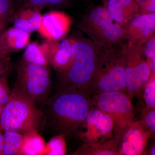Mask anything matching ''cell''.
<instances>
[{
	"mask_svg": "<svg viewBox=\"0 0 155 155\" xmlns=\"http://www.w3.org/2000/svg\"><path fill=\"white\" fill-rule=\"evenodd\" d=\"M45 107L44 126L56 134L66 137L77 130L92 107L91 95L83 89L58 92L48 99Z\"/></svg>",
	"mask_w": 155,
	"mask_h": 155,
	"instance_id": "cell-1",
	"label": "cell"
},
{
	"mask_svg": "<svg viewBox=\"0 0 155 155\" xmlns=\"http://www.w3.org/2000/svg\"><path fill=\"white\" fill-rule=\"evenodd\" d=\"M72 60L67 69L59 73V91L84 89L96 73L104 51L89 39L72 38Z\"/></svg>",
	"mask_w": 155,
	"mask_h": 155,
	"instance_id": "cell-2",
	"label": "cell"
},
{
	"mask_svg": "<svg viewBox=\"0 0 155 155\" xmlns=\"http://www.w3.org/2000/svg\"><path fill=\"white\" fill-rule=\"evenodd\" d=\"M44 116L33 100L18 86L11 91L0 116V131L22 134L43 127Z\"/></svg>",
	"mask_w": 155,
	"mask_h": 155,
	"instance_id": "cell-3",
	"label": "cell"
},
{
	"mask_svg": "<svg viewBox=\"0 0 155 155\" xmlns=\"http://www.w3.org/2000/svg\"><path fill=\"white\" fill-rule=\"evenodd\" d=\"M77 25L103 51L116 48L126 41L125 28L114 21L104 6L91 9Z\"/></svg>",
	"mask_w": 155,
	"mask_h": 155,
	"instance_id": "cell-4",
	"label": "cell"
},
{
	"mask_svg": "<svg viewBox=\"0 0 155 155\" xmlns=\"http://www.w3.org/2000/svg\"><path fill=\"white\" fill-rule=\"evenodd\" d=\"M127 48L126 42L114 49L104 52L95 75L84 89L91 95L101 93L125 91Z\"/></svg>",
	"mask_w": 155,
	"mask_h": 155,
	"instance_id": "cell-5",
	"label": "cell"
},
{
	"mask_svg": "<svg viewBox=\"0 0 155 155\" xmlns=\"http://www.w3.org/2000/svg\"><path fill=\"white\" fill-rule=\"evenodd\" d=\"M92 105L110 117L114 124V134L122 140L135 122L131 97L125 91L101 93L93 95Z\"/></svg>",
	"mask_w": 155,
	"mask_h": 155,
	"instance_id": "cell-6",
	"label": "cell"
},
{
	"mask_svg": "<svg viewBox=\"0 0 155 155\" xmlns=\"http://www.w3.org/2000/svg\"><path fill=\"white\" fill-rule=\"evenodd\" d=\"M18 86L37 106H43L48 100L51 87L48 66L30 64L22 59L16 67Z\"/></svg>",
	"mask_w": 155,
	"mask_h": 155,
	"instance_id": "cell-7",
	"label": "cell"
},
{
	"mask_svg": "<svg viewBox=\"0 0 155 155\" xmlns=\"http://www.w3.org/2000/svg\"><path fill=\"white\" fill-rule=\"evenodd\" d=\"M144 44L127 45L125 70V91L131 97L143 90L152 74L149 63L145 55Z\"/></svg>",
	"mask_w": 155,
	"mask_h": 155,
	"instance_id": "cell-8",
	"label": "cell"
},
{
	"mask_svg": "<svg viewBox=\"0 0 155 155\" xmlns=\"http://www.w3.org/2000/svg\"><path fill=\"white\" fill-rule=\"evenodd\" d=\"M79 127V137L84 143L101 142L114 134V122L110 117L92 105Z\"/></svg>",
	"mask_w": 155,
	"mask_h": 155,
	"instance_id": "cell-9",
	"label": "cell"
},
{
	"mask_svg": "<svg viewBox=\"0 0 155 155\" xmlns=\"http://www.w3.org/2000/svg\"><path fill=\"white\" fill-rule=\"evenodd\" d=\"M127 45L144 44L154 34L155 13H140L124 27Z\"/></svg>",
	"mask_w": 155,
	"mask_h": 155,
	"instance_id": "cell-10",
	"label": "cell"
},
{
	"mask_svg": "<svg viewBox=\"0 0 155 155\" xmlns=\"http://www.w3.org/2000/svg\"><path fill=\"white\" fill-rule=\"evenodd\" d=\"M152 133L141 120L135 121L122 137L119 145L120 155L143 154Z\"/></svg>",
	"mask_w": 155,
	"mask_h": 155,
	"instance_id": "cell-11",
	"label": "cell"
},
{
	"mask_svg": "<svg viewBox=\"0 0 155 155\" xmlns=\"http://www.w3.org/2000/svg\"><path fill=\"white\" fill-rule=\"evenodd\" d=\"M71 24L70 18L60 11H53L43 16L41 25L38 31L48 41H56L63 38Z\"/></svg>",
	"mask_w": 155,
	"mask_h": 155,
	"instance_id": "cell-12",
	"label": "cell"
},
{
	"mask_svg": "<svg viewBox=\"0 0 155 155\" xmlns=\"http://www.w3.org/2000/svg\"><path fill=\"white\" fill-rule=\"evenodd\" d=\"M72 38L51 41L44 45L46 50L49 65L58 72L69 67L72 60Z\"/></svg>",
	"mask_w": 155,
	"mask_h": 155,
	"instance_id": "cell-13",
	"label": "cell"
},
{
	"mask_svg": "<svg viewBox=\"0 0 155 155\" xmlns=\"http://www.w3.org/2000/svg\"><path fill=\"white\" fill-rule=\"evenodd\" d=\"M105 4L114 21L123 28L141 11L136 0H107Z\"/></svg>",
	"mask_w": 155,
	"mask_h": 155,
	"instance_id": "cell-14",
	"label": "cell"
},
{
	"mask_svg": "<svg viewBox=\"0 0 155 155\" xmlns=\"http://www.w3.org/2000/svg\"><path fill=\"white\" fill-rule=\"evenodd\" d=\"M121 140L115 134L105 141L93 143H82L72 155H120Z\"/></svg>",
	"mask_w": 155,
	"mask_h": 155,
	"instance_id": "cell-15",
	"label": "cell"
},
{
	"mask_svg": "<svg viewBox=\"0 0 155 155\" xmlns=\"http://www.w3.org/2000/svg\"><path fill=\"white\" fill-rule=\"evenodd\" d=\"M42 17L38 11L19 10L13 20L14 27L30 34L38 31L40 27Z\"/></svg>",
	"mask_w": 155,
	"mask_h": 155,
	"instance_id": "cell-16",
	"label": "cell"
},
{
	"mask_svg": "<svg viewBox=\"0 0 155 155\" xmlns=\"http://www.w3.org/2000/svg\"><path fill=\"white\" fill-rule=\"evenodd\" d=\"M46 144L38 131H30L23 134L19 155H45Z\"/></svg>",
	"mask_w": 155,
	"mask_h": 155,
	"instance_id": "cell-17",
	"label": "cell"
},
{
	"mask_svg": "<svg viewBox=\"0 0 155 155\" xmlns=\"http://www.w3.org/2000/svg\"><path fill=\"white\" fill-rule=\"evenodd\" d=\"M3 42L9 53L17 52L28 45L30 34L18 28L13 27L2 34Z\"/></svg>",
	"mask_w": 155,
	"mask_h": 155,
	"instance_id": "cell-18",
	"label": "cell"
},
{
	"mask_svg": "<svg viewBox=\"0 0 155 155\" xmlns=\"http://www.w3.org/2000/svg\"><path fill=\"white\" fill-rule=\"evenodd\" d=\"M22 59L28 63L35 65L44 66L49 65L44 45H39L35 42L28 43L25 47Z\"/></svg>",
	"mask_w": 155,
	"mask_h": 155,
	"instance_id": "cell-19",
	"label": "cell"
},
{
	"mask_svg": "<svg viewBox=\"0 0 155 155\" xmlns=\"http://www.w3.org/2000/svg\"><path fill=\"white\" fill-rule=\"evenodd\" d=\"M19 10L18 0H0V33H2L13 22Z\"/></svg>",
	"mask_w": 155,
	"mask_h": 155,
	"instance_id": "cell-20",
	"label": "cell"
},
{
	"mask_svg": "<svg viewBox=\"0 0 155 155\" xmlns=\"http://www.w3.org/2000/svg\"><path fill=\"white\" fill-rule=\"evenodd\" d=\"M19 10H29L40 12L47 8H64L71 0H18Z\"/></svg>",
	"mask_w": 155,
	"mask_h": 155,
	"instance_id": "cell-21",
	"label": "cell"
},
{
	"mask_svg": "<svg viewBox=\"0 0 155 155\" xmlns=\"http://www.w3.org/2000/svg\"><path fill=\"white\" fill-rule=\"evenodd\" d=\"M4 132L2 155H19L23 134L11 131Z\"/></svg>",
	"mask_w": 155,
	"mask_h": 155,
	"instance_id": "cell-22",
	"label": "cell"
},
{
	"mask_svg": "<svg viewBox=\"0 0 155 155\" xmlns=\"http://www.w3.org/2000/svg\"><path fill=\"white\" fill-rule=\"evenodd\" d=\"M64 134H56L46 144L45 155H64L67 153V144Z\"/></svg>",
	"mask_w": 155,
	"mask_h": 155,
	"instance_id": "cell-23",
	"label": "cell"
},
{
	"mask_svg": "<svg viewBox=\"0 0 155 155\" xmlns=\"http://www.w3.org/2000/svg\"><path fill=\"white\" fill-rule=\"evenodd\" d=\"M143 99L146 109L155 108V73H152L149 80L143 87Z\"/></svg>",
	"mask_w": 155,
	"mask_h": 155,
	"instance_id": "cell-24",
	"label": "cell"
},
{
	"mask_svg": "<svg viewBox=\"0 0 155 155\" xmlns=\"http://www.w3.org/2000/svg\"><path fill=\"white\" fill-rule=\"evenodd\" d=\"M142 122L153 133L155 131V109H145Z\"/></svg>",
	"mask_w": 155,
	"mask_h": 155,
	"instance_id": "cell-25",
	"label": "cell"
},
{
	"mask_svg": "<svg viewBox=\"0 0 155 155\" xmlns=\"http://www.w3.org/2000/svg\"><path fill=\"white\" fill-rule=\"evenodd\" d=\"M11 91L7 80L0 78V105L4 106L8 101Z\"/></svg>",
	"mask_w": 155,
	"mask_h": 155,
	"instance_id": "cell-26",
	"label": "cell"
},
{
	"mask_svg": "<svg viewBox=\"0 0 155 155\" xmlns=\"http://www.w3.org/2000/svg\"><path fill=\"white\" fill-rule=\"evenodd\" d=\"M144 54L149 63L155 57V34L150 38L144 44Z\"/></svg>",
	"mask_w": 155,
	"mask_h": 155,
	"instance_id": "cell-27",
	"label": "cell"
},
{
	"mask_svg": "<svg viewBox=\"0 0 155 155\" xmlns=\"http://www.w3.org/2000/svg\"><path fill=\"white\" fill-rule=\"evenodd\" d=\"M142 13H155V0H136Z\"/></svg>",
	"mask_w": 155,
	"mask_h": 155,
	"instance_id": "cell-28",
	"label": "cell"
},
{
	"mask_svg": "<svg viewBox=\"0 0 155 155\" xmlns=\"http://www.w3.org/2000/svg\"><path fill=\"white\" fill-rule=\"evenodd\" d=\"M10 61L8 54L0 56V75L8 71L10 66Z\"/></svg>",
	"mask_w": 155,
	"mask_h": 155,
	"instance_id": "cell-29",
	"label": "cell"
},
{
	"mask_svg": "<svg viewBox=\"0 0 155 155\" xmlns=\"http://www.w3.org/2000/svg\"><path fill=\"white\" fill-rule=\"evenodd\" d=\"M2 34L0 33V56L9 54V53L7 51L4 42H3Z\"/></svg>",
	"mask_w": 155,
	"mask_h": 155,
	"instance_id": "cell-30",
	"label": "cell"
},
{
	"mask_svg": "<svg viewBox=\"0 0 155 155\" xmlns=\"http://www.w3.org/2000/svg\"><path fill=\"white\" fill-rule=\"evenodd\" d=\"M3 144V134L0 131V155H2Z\"/></svg>",
	"mask_w": 155,
	"mask_h": 155,
	"instance_id": "cell-31",
	"label": "cell"
},
{
	"mask_svg": "<svg viewBox=\"0 0 155 155\" xmlns=\"http://www.w3.org/2000/svg\"><path fill=\"white\" fill-rule=\"evenodd\" d=\"M149 154L151 155H155V145H153L152 147L151 148L150 150Z\"/></svg>",
	"mask_w": 155,
	"mask_h": 155,
	"instance_id": "cell-32",
	"label": "cell"
},
{
	"mask_svg": "<svg viewBox=\"0 0 155 155\" xmlns=\"http://www.w3.org/2000/svg\"><path fill=\"white\" fill-rule=\"evenodd\" d=\"M3 106L0 105V116H1V114H2V111Z\"/></svg>",
	"mask_w": 155,
	"mask_h": 155,
	"instance_id": "cell-33",
	"label": "cell"
},
{
	"mask_svg": "<svg viewBox=\"0 0 155 155\" xmlns=\"http://www.w3.org/2000/svg\"><path fill=\"white\" fill-rule=\"evenodd\" d=\"M103 1H104V3H105L106 2V1H107V0H103Z\"/></svg>",
	"mask_w": 155,
	"mask_h": 155,
	"instance_id": "cell-34",
	"label": "cell"
}]
</instances>
